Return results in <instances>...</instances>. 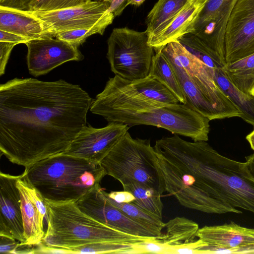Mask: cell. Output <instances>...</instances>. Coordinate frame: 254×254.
Masks as SVG:
<instances>
[{"instance_id":"1","label":"cell","mask_w":254,"mask_h":254,"mask_svg":"<svg viewBox=\"0 0 254 254\" xmlns=\"http://www.w3.org/2000/svg\"><path fill=\"white\" fill-rule=\"evenodd\" d=\"M92 100L63 79L15 78L1 84V154L26 168L64 153L86 126Z\"/></svg>"},{"instance_id":"2","label":"cell","mask_w":254,"mask_h":254,"mask_svg":"<svg viewBox=\"0 0 254 254\" xmlns=\"http://www.w3.org/2000/svg\"><path fill=\"white\" fill-rule=\"evenodd\" d=\"M90 111L110 122L149 125L194 141L208 140L210 120L187 104L160 102L137 91L130 81L115 75L93 99Z\"/></svg>"},{"instance_id":"3","label":"cell","mask_w":254,"mask_h":254,"mask_svg":"<svg viewBox=\"0 0 254 254\" xmlns=\"http://www.w3.org/2000/svg\"><path fill=\"white\" fill-rule=\"evenodd\" d=\"M22 177L47 201L75 202L106 175L100 163L65 153L27 167Z\"/></svg>"},{"instance_id":"4","label":"cell","mask_w":254,"mask_h":254,"mask_svg":"<svg viewBox=\"0 0 254 254\" xmlns=\"http://www.w3.org/2000/svg\"><path fill=\"white\" fill-rule=\"evenodd\" d=\"M44 201L48 226L41 245L45 248H69L97 242L136 244L157 237L136 236L109 227L83 212L74 201Z\"/></svg>"},{"instance_id":"5","label":"cell","mask_w":254,"mask_h":254,"mask_svg":"<svg viewBox=\"0 0 254 254\" xmlns=\"http://www.w3.org/2000/svg\"><path fill=\"white\" fill-rule=\"evenodd\" d=\"M170 62L187 100L202 115L219 111L224 117H240V111L214 80V69L190 53L179 41L161 48Z\"/></svg>"},{"instance_id":"6","label":"cell","mask_w":254,"mask_h":254,"mask_svg":"<svg viewBox=\"0 0 254 254\" xmlns=\"http://www.w3.org/2000/svg\"><path fill=\"white\" fill-rule=\"evenodd\" d=\"M205 195L254 215V177L246 162L219 154L206 141H195Z\"/></svg>"},{"instance_id":"7","label":"cell","mask_w":254,"mask_h":254,"mask_svg":"<svg viewBox=\"0 0 254 254\" xmlns=\"http://www.w3.org/2000/svg\"><path fill=\"white\" fill-rule=\"evenodd\" d=\"M106 175L122 185L134 181L162 195L165 186L149 140L133 138L127 131L100 162Z\"/></svg>"},{"instance_id":"8","label":"cell","mask_w":254,"mask_h":254,"mask_svg":"<svg viewBox=\"0 0 254 254\" xmlns=\"http://www.w3.org/2000/svg\"><path fill=\"white\" fill-rule=\"evenodd\" d=\"M147 31L114 28L107 41V58L111 71L129 81L143 78L150 71L154 56Z\"/></svg>"},{"instance_id":"9","label":"cell","mask_w":254,"mask_h":254,"mask_svg":"<svg viewBox=\"0 0 254 254\" xmlns=\"http://www.w3.org/2000/svg\"><path fill=\"white\" fill-rule=\"evenodd\" d=\"M28 11L43 22L52 37L59 32L89 28L115 17L109 3L103 0L86 1L77 6L54 10Z\"/></svg>"},{"instance_id":"10","label":"cell","mask_w":254,"mask_h":254,"mask_svg":"<svg viewBox=\"0 0 254 254\" xmlns=\"http://www.w3.org/2000/svg\"><path fill=\"white\" fill-rule=\"evenodd\" d=\"M226 63L254 54V0H238L225 34Z\"/></svg>"},{"instance_id":"11","label":"cell","mask_w":254,"mask_h":254,"mask_svg":"<svg viewBox=\"0 0 254 254\" xmlns=\"http://www.w3.org/2000/svg\"><path fill=\"white\" fill-rule=\"evenodd\" d=\"M98 185L75 201L84 213L99 222L128 234L142 237L158 236L154 232L128 217L112 204Z\"/></svg>"},{"instance_id":"12","label":"cell","mask_w":254,"mask_h":254,"mask_svg":"<svg viewBox=\"0 0 254 254\" xmlns=\"http://www.w3.org/2000/svg\"><path fill=\"white\" fill-rule=\"evenodd\" d=\"M25 44L28 49V68L35 77L46 74L67 62L80 61L84 59L77 47L57 38L34 39Z\"/></svg>"},{"instance_id":"13","label":"cell","mask_w":254,"mask_h":254,"mask_svg":"<svg viewBox=\"0 0 254 254\" xmlns=\"http://www.w3.org/2000/svg\"><path fill=\"white\" fill-rule=\"evenodd\" d=\"M129 127L110 122L102 128L85 126L70 143L65 154L100 163Z\"/></svg>"},{"instance_id":"14","label":"cell","mask_w":254,"mask_h":254,"mask_svg":"<svg viewBox=\"0 0 254 254\" xmlns=\"http://www.w3.org/2000/svg\"><path fill=\"white\" fill-rule=\"evenodd\" d=\"M196 237L208 245L202 254L254 253V229L234 222L199 228Z\"/></svg>"},{"instance_id":"15","label":"cell","mask_w":254,"mask_h":254,"mask_svg":"<svg viewBox=\"0 0 254 254\" xmlns=\"http://www.w3.org/2000/svg\"><path fill=\"white\" fill-rule=\"evenodd\" d=\"M238 0H208L193 27V34L203 40L225 63L226 26Z\"/></svg>"},{"instance_id":"16","label":"cell","mask_w":254,"mask_h":254,"mask_svg":"<svg viewBox=\"0 0 254 254\" xmlns=\"http://www.w3.org/2000/svg\"><path fill=\"white\" fill-rule=\"evenodd\" d=\"M20 177L0 173V235L14 238L23 244L21 200L17 186Z\"/></svg>"},{"instance_id":"17","label":"cell","mask_w":254,"mask_h":254,"mask_svg":"<svg viewBox=\"0 0 254 254\" xmlns=\"http://www.w3.org/2000/svg\"><path fill=\"white\" fill-rule=\"evenodd\" d=\"M21 200L24 245H38L42 242L46 231L44 219L47 209L44 200L20 175L17 182Z\"/></svg>"},{"instance_id":"18","label":"cell","mask_w":254,"mask_h":254,"mask_svg":"<svg viewBox=\"0 0 254 254\" xmlns=\"http://www.w3.org/2000/svg\"><path fill=\"white\" fill-rule=\"evenodd\" d=\"M0 30L30 40L51 37L43 22L28 10L2 6H0Z\"/></svg>"},{"instance_id":"19","label":"cell","mask_w":254,"mask_h":254,"mask_svg":"<svg viewBox=\"0 0 254 254\" xmlns=\"http://www.w3.org/2000/svg\"><path fill=\"white\" fill-rule=\"evenodd\" d=\"M208 0H189L172 21L156 37L148 42L154 49L191 33L199 14Z\"/></svg>"},{"instance_id":"20","label":"cell","mask_w":254,"mask_h":254,"mask_svg":"<svg viewBox=\"0 0 254 254\" xmlns=\"http://www.w3.org/2000/svg\"><path fill=\"white\" fill-rule=\"evenodd\" d=\"M189 0H158L147 16L148 42L159 34L175 18Z\"/></svg>"},{"instance_id":"21","label":"cell","mask_w":254,"mask_h":254,"mask_svg":"<svg viewBox=\"0 0 254 254\" xmlns=\"http://www.w3.org/2000/svg\"><path fill=\"white\" fill-rule=\"evenodd\" d=\"M166 232L157 237L156 242L168 249L178 245L190 243L196 237L199 226L197 223L183 217H176L165 223Z\"/></svg>"},{"instance_id":"22","label":"cell","mask_w":254,"mask_h":254,"mask_svg":"<svg viewBox=\"0 0 254 254\" xmlns=\"http://www.w3.org/2000/svg\"><path fill=\"white\" fill-rule=\"evenodd\" d=\"M214 80L242 113L241 118L254 126V96L236 87L222 68L214 69Z\"/></svg>"},{"instance_id":"23","label":"cell","mask_w":254,"mask_h":254,"mask_svg":"<svg viewBox=\"0 0 254 254\" xmlns=\"http://www.w3.org/2000/svg\"><path fill=\"white\" fill-rule=\"evenodd\" d=\"M222 69L236 87L254 96V54L227 63Z\"/></svg>"},{"instance_id":"24","label":"cell","mask_w":254,"mask_h":254,"mask_svg":"<svg viewBox=\"0 0 254 254\" xmlns=\"http://www.w3.org/2000/svg\"><path fill=\"white\" fill-rule=\"evenodd\" d=\"M154 50L156 52L149 74L155 76L165 84L177 97L180 103L186 104V98L170 63L163 53L161 48Z\"/></svg>"},{"instance_id":"25","label":"cell","mask_w":254,"mask_h":254,"mask_svg":"<svg viewBox=\"0 0 254 254\" xmlns=\"http://www.w3.org/2000/svg\"><path fill=\"white\" fill-rule=\"evenodd\" d=\"M124 190L135 197L131 203L162 219L163 204L161 194L155 190L134 181L122 185Z\"/></svg>"},{"instance_id":"26","label":"cell","mask_w":254,"mask_h":254,"mask_svg":"<svg viewBox=\"0 0 254 254\" xmlns=\"http://www.w3.org/2000/svg\"><path fill=\"white\" fill-rule=\"evenodd\" d=\"M177 40L190 53L209 67L213 69L222 68L226 64L217 53L196 35L188 33Z\"/></svg>"},{"instance_id":"27","label":"cell","mask_w":254,"mask_h":254,"mask_svg":"<svg viewBox=\"0 0 254 254\" xmlns=\"http://www.w3.org/2000/svg\"><path fill=\"white\" fill-rule=\"evenodd\" d=\"M130 82L137 91L152 99L165 103H180L173 93L153 75L148 74L144 78Z\"/></svg>"},{"instance_id":"28","label":"cell","mask_w":254,"mask_h":254,"mask_svg":"<svg viewBox=\"0 0 254 254\" xmlns=\"http://www.w3.org/2000/svg\"><path fill=\"white\" fill-rule=\"evenodd\" d=\"M135 245L113 242H97L69 248H46V253L47 254H134Z\"/></svg>"},{"instance_id":"29","label":"cell","mask_w":254,"mask_h":254,"mask_svg":"<svg viewBox=\"0 0 254 254\" xmlns=\"http://www.w3.org/2000/svg\"><path fill=\"white\" fill-rule=\"evenodd\" d=\"M102 189V191L106 198L113 205L121 210L128 217L148 229L158 236L162 233L165 223L162 219L143 210L132 203H119L106 195Z\"/></svg>"},{"instance_id":"30","label":"cell","mask_w":254,"mask_h":254,"mask_svg":"<svg viewBox=\"0 0 254 254\" xmlns=\"http://www.w3.org/2000/svg\"><path fill=\"white\" fill-rule=\"evenodd\" d=\"M114 17L105 19L89 28L59 32L55 37L78 48L89 37L97 34L102 35L106 28L112 23Z\"/></svg>"},{"instance_id":"31","label":"cell","mask_w":254,"mask_h":254,"mask_svg":"<svg viewBox=\"0 0 254 254\" xmlns=\"http://www.w3.org/2000/svg\"><path fill=\"white\" fill-rule=\"evenodd\" d=\"M84 2V0H35L28 10H58L77 6Z\"/></svg>"},{"instance_id":"32","label":"cell","mask_w":254,"mask_h":254,"mask_svg":"<svg viewBox=\"0 0 254 254\" xmlns=\"http://www.w3.org/2000/svg\"><path fill=\"white\" fill-rule=\"evenodd\" d=\"M208 245L207 243L198 239L190 243L170 248L168 249L167 254H201L200 249Z\"/></svg>"},{"instance_id":"33","label":"cell","mask_w":254,"mask_h":254,"mask_svg":"<svg viewBox=\"0 0 254 254\" xmlns=\"http://www.w3.org/2000/svg\"><path fill=\"white\" fill-rule=\"evenodd\" d=\"M16 44L11 42H0V75L5 72V69L10 54Z\"/></svg>"},{"instance_id":"34","label":"cell","mask_w":254,"mask_h":254,"mask_svg":"<svg viewBox=\"0 0 254 254\" xmlns=\"http://www.w3.org/2000/svg\"><path fill=\"white\" fill-rule=\"evenodd\" d=\"M16 239L0 235V253L1 254H15L20 242Z\"/></svg>"},{"instance_id":"35","label":"cell","mask_w":254,"mask_h":254,"mask_svg":"<svg viewBox=\"0 0 254 254\" xmlns=\"http://www.w3.org/2000/svg\"><path fill=\"white\" fill-rule=\"evenodd\" d=\"M103 191L108 197L119 203H131L135 199L134 195L126 190L113 191L108 193L103 190Z\"/></svg>"},{"instance_id":"36","label":"cell","mask_w":254,"mask_h":254,"mask_svg":"<svg viewBox=\"0 0 254 254\" xmlns=\"http://www.w3.org/2000/svg\"><path fill=\"white\" fill-rule=\"evenodd\" d=\"M35 0H0V6L28 10Z\"/></svg>"},{"instance_id":"37","label":"cell","mask_w":254,"mask_h":254,"mask_svg":"<svg viewBox=\"0 0 254 254\" xmlns=\"http://www.w3.org/2000/svg\"><path fill=\"white\" fill-rule=\"evenodd\" d=\"M29 39L16 34L0 30V42H11L16 44H26Z\"/></svg>"},{"instance_id":"38","label":"cell","mask_w":254,"mask_h":254,"mask_svg":"<svg viewBox=\"0 0 254 254\" xmlns=\"http://www.w3.org/2000/svg\"><path fill=\"white\" fill-rule=\"evenodd\" d=\"M109 4V10L115 17L119 16L126 7L127 0H108L106 1Z\"/></svg>"},{"instance_id":"39","label":"cell","mask_w":254,"mask_h":254,"mask_svg":"<svg viewBox=\"0 0 254 254\" xmlns=\"http://www.w3.org/2000/svg\"><path fill=\"white\" fill-rule=\"evenodd\" d=\"M246 162L248 165V168L251 173L254 177V152L246 157Z\"/></svg>"},{"instance_id":"40","label":"cell","mask_w":254,"mask_h":254,"mask_svg":"<svg viewBox=\"0 0 254 254\" xmlns=\"http://www.w3.org/2000/svg\"><path fill=\"white\" fill-rule=\"evenodd\" d=\"M246 138L250 144L251 148L254 151V128L246 136Z\"/></svg>"},{"instance_id":"41","label":"cell","mask_w":254,"mask_h":254,"mask_svg":"<svg viewBox=\"0 0 254 254\" xmlns=\"http://www.w3.org/2000/svg\"><path fill=\"white\" fill-rule=\"evenodd\" d=\"M145 0H127L126 7L128 5L138 6L143 3Z\"/></svg>"},{"instance_id":"42","label":"cell","mask_w":254,"mask_h":254,"mask_svg":"<svg viewBox=\"0 0 254 254\" xmlns=\"http://www.w3.org/2000/svg\"><path fill=\"white\" fill-rule=\"evenodd\" d=\"M89 0H84V1H89Z\"/></svg>"}]
</instances>
